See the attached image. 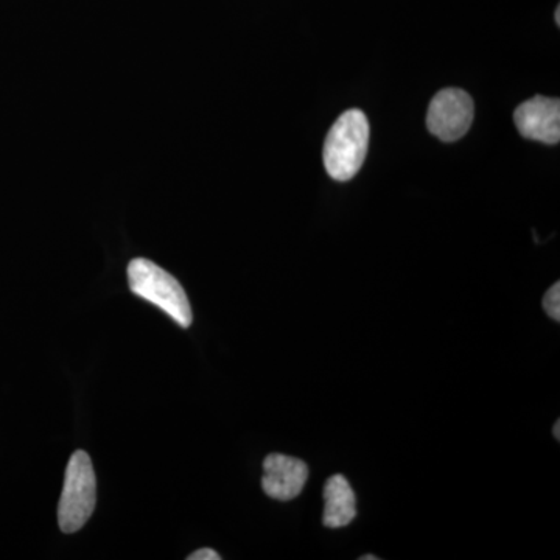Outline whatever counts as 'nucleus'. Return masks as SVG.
<instances>
[{"instance_id": "obj_3", "label": "nucleus", "mask_w": 560, "mask_h": 560, "mask_svg": "<svg viewBox=\"0 0 560 560\" xmlns=\"http://www.w3.org/2000/svg\"><path fill=\"white\" fill-rule=\"evenodd\" d=\"M97 503V480L86 452L70 456L66 469L65 488L58 504V523L62 533L72 534L90 521Z\"/></svg>"}, {"instance_id": "obj_6", "label": "nucleus", "mask_w": 560, "mask_h": 560, "mask_svg": "<svg viewBox=\"0 0 560 560\" xmlns=\"http://www.w3.org/2000/svg\"><path fill=\"white\" fill-rule=\"evenodd\" d=\"M265 475L261 488L271 499L290 501L296 499L308 480V467L302 459L272 453L264 460Z\"/></svg>"}, {"instance_id": "obj_11", "label": "nucleus", "mask_w": 560, "mask_h": 560, "mask_svg": "<svg viewBox=\"0 0 560 560\" xmlns=\"http://www.w3.org/2000/svg\"><path fill=\"white\" fill-rule=\"evenodd\" d=\"M360 560H378L377 556H361Z\"/></svg>"}, {"instance_id": "obj_1", "label": "nucleus", "mask_w": 560, "mask_h": 560, "mask_svg": "<svg viewBox=\"0 0 560 560\" xmlns=\"http://www.w3.org/2000/svg\"><path fill=\"white\" fill-rule=\"evenodd\" d=\"M370 121L363 110L349 109L338 117L324 143V165L335 180L352 179L366 160Z\"/></svg>"}, {"instance_id": "obj_9", "label": "nucleus", "mask_w": 560, "mask_h": 560, "mask_svg": "<svg viewBox=\"0 0 560 560\" xmlns=\"http://www.w3.org/2000/svg\"><path fill=\"white\" fill-rule=\"evenodd\" d=\"M189 560H220L221 556L219 552L210 550V548H202V550H198L191 552Z\"/></svg>"}, {"instance_id": "obj_5", "label": "nucleus", "mask_w": 560, "mask_h": 560, "mask_svg": "<svg viewBox=\"0 0 560 560\" xmlns=\"http://www.w3.org/2000/svg\"><path fill=\"white\" fill-rule=\"evenodd\" d=\"M514 121L523 138L555 145L560 140L559 98L536 97L515 109Z\"/></svg>"}, {"instance_id": "obj_4", "label": "nucleus", "mask_w": 560, "mask_h": 560, "mask_svg": "<svg viewBox=\"0 0 560 560\" xmlns=\"http://www.w3.org/2000/svg\"><path fill=\"white\" fill-rule=\"evenodd\" d=\"M474 101L466 91L442 90L434 95L430 103L427 127L431 135L444 142H455L470 130L474 121Z\"/></svg>"}, {"instance_id": "obj_7", "label": "nucleus", "mask_w": 560, "mask_h": 560, "mask_svg": "<svg viewBox=\"0 0 560 560\" xmlns=\"http://www.w3.org/2000/svg\"><path fill=\"white\" fill-rule=\"evenodd\" d=\"M324 515L326 528L337 529L350 525L357 517V499L348 478L334 475L324 486Z\"/></svg>"}, {"instance_id": "obj_2", "label": "nucleus", "mask_w": 560, "mask_h": 560, "mask_svg": "<svg viewBox=\"0 0 560 560\" xmlns=\"http://www.w3.org/2000/svg\"><path fill=\"white\" fill-rule=\"evenodd\" d=\"M128 282L132 293L160 307L184 329L194 323V313L183 285L171 272L162 270L153 261L131 260L128 265Z\"/></svg>"}, {"instance_id": "obj_8", "label": "nucleus", "mask_w": 560, "mask_h": 560, "mask_svg": "<svg viewBox=\"0 0 560 560\" xmlns=\"http://www.w3.org/2000/svg\"><path fill=\"white\" fill-rule=\"evenodd\" d=\"M544 308L556 323L560 320V283L556 282L544 298Z\"/></svg>"}, {"instance_id": "obj_10", "label": "nucleus", "mask_w": 560, "mask_h": 560, "mask_svg": "<svg viewBox=\"0 0 560 560\" xmlns=\"http://www.w3.org/2000/svg\"><path fill=\"white\" fill-rule=\"evenodd\" d=\"M552 434H555L556 440H560V420L556 422L555 429H552Z\"/></svg>"}, {"instance_id": "obj_12", "label": "nucleus", "mask_w": 560, "mask_h": 560, "mask_svg": "<svg viewBox=\"0 0 560 560\" xmlns=\"http://www.w3.org/2000/svg\"><path fill=\"white\" fill-rule=\"evenodd\" d=\"M556 24L560 25V7L556 10Z\"/></svg>"}]
</instances>
